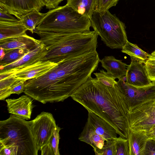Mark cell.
Here are the masks:
<instances>
[{"label":"cell","instance_id":"1","mask_svg":"<svg viewBox=\"0 0 155 155\" xmlns=\"http://www.w3.org/2000/svg\"><path fill=\"white\" fill-rule=\"evenodd\" d=\"M45 74L26 81L24 93L43 104L63 101L96 70L91 56L85 53L63 60Z\"/></svg>","mask_w":155,"mask_h":155},{"label":"cell","instance_id":"2","mask_svg":"<svg viewBox=\"0 0 155 155\" xmlns=\"http://www.w3.org/2000/svg\"><path fill=\"white\" fill-rule=\"evenodd\" d=\"M70 97L106 121L119 136L127 139L129 110L116 84L107 87L91 76Z\"/></svg>","mask_w":155,"mask_h":155},{"label":"cell","instance_id":"3","mask_svg":"<svg viewBox=\"0 0 155 155\" xmlns=\"http://www.w3.org/2000/svg\"><path fill=\"white\" fill-rule=\"evenodd\" d=\"M98 35L94 31L49 36L43 40L47 53L42 61L57 63L69 58L96 50Z\"/></svg>","mask_w":155,"mask_h":155},{"label":"cell","instance_id":"4","mask_svg":"<svg viewBox=\"0 0 155 155\" xmlns=\"http://www.w3.org/2000/svg\"><path fill=\"white\" fill-rule=\"evenodd\" d=\"M90 19L67 4L50 10L36 28L34 32L39 37L63 33L90 31Z\"/></svg>","mask_w":155,"mask_h":155},{"label":"cell","instance_id":"5","mask_svg":"<svg viewBox=\"0 0 155 155\" xmlns=\"http://www.w3.org/2000/svg\"><path fill=\"white\" fill-rule=\"evenodd\" d=\"M11 146L18 147V155L38 154L29 121L12 114L0 121V146Z\"/></svg>","mask_w":155,"mask_h":155},{"label":"cell","instance_id":"6","mask_svg":"<svg viewBox=\"0 0 155 155\" xmlns=\"http://www.w3.org/2000/svg\"><path fill=\"white\" fill-rule=\"evenodd\" d=\"M91 27L108 47L122 49L128 41L125 24L109 10L94 11L90 19Z\"/></svg>","mask_w":155,"mask_h":155},{"label":"cell","instance_id":"7","mask_svg":"<svg viewBox=\"0 0 155 155\" xmlns=\"http://www.w3.org/2000/svg\"><path fill=\"white\" fill-rule=\"evenodd\" d=\"M124 78L119 79L116 85L123 95L129 111L146 102L155 100V83L147 87L136 88L127 84Z\"/></svg>","mask_w":155,"mask_h":155},{"label":"cell","instance_id":"8","mask_svg":"<svg viewBox=\"0 0 155 155\" xmlns=\"http://www.w3.org/2000/svg\"><path fill=\"white\" fill-rule=\"evenodd\" d=\"M58 64L49 61H40L34 63L0 71V80L8 77L26 81L42 76Z\"/></svg>","mask_w":155,"mask_h":155},{"label":"cell","instance_id":"9","mask_svg":"<svg viewBox=\"0 0 155 155\" xmlns=\"http://www.w3.org/2000/svg\"><path fill=\"white\" fill-rule=\"evenodd\" d=\"M29 122L37 149L40 150L48 142L57 127L55 120L51 113L42 112Z\"/></svg>","mask_w":155,"mask_h":155},{"label":"cell","instance_id":"10","mask_svg":"<svg viewBox=\"0 0 155 155\" xmlns=\"http://www.w3.org/2000/svg\"><path fill=\"white\" fill-rule=\"evenodd\" d=\"M129 127L145 130L155 125V100L147 101L129 111Z\"/></svg>","mask_w":155,"mask_h":155},{"label":"cell","instance_id":"11","mask_svg":"<svg viewBox=\"0 0 155 155\" xmlns=\"http://www.w3.org/2000/svg\"><path fill=\"white\" fill-rule=\"evenodd\" d=\"M131 60L128 65L125 77L126 82L136 88H142L152 85L155 83L150 79L144 64Z\"/></svg>","mask_w":155,"mask_h":155},{"label":"cell","instance_id":"12","mask_svg":"<svg viewBox=\"0 0 155 155\" xmlns=\"http://www.w3.org/2000/svg\"><path fill=\"white\" fill-rule=\"evenodd\" d=\"M31 98L23 95L17 99H6L8 113L25 120L30 119L34 107Z\"/></svg>","mask_w":155,"mask_h":155},{"label":"cell","instance_id":"13","mask_svg":"<svg viewBox=\"0 0 155 155\" xmlns=\"http://www.w3.org/2000/svg\"><path fill=\"white\" fill-rule=\"evenodd\" d=\"M47 51L45 45L41 42L40 44L28 51L17 60L5 65L0 66V70H6L42 61L47 54Z\"/></svg>","mask_w":155,"mask_h":155},{"label":"cell","instance_id":"14","mask_svg":"<svg viewBox=\"0 0 155 155\" xmlns=\"http://www.w3.org/2000/svg\"><path fill=\"white\" fill-rule=\"evenodd\" d=\"M86 124L105 141L117 137V134L115 129L104 120L93 113L88 112Z\"/></svg>","mask_w":155,"mask_h":155},{"label":"cell","instance_id":"15","mask_svg":"<svg viewBox=\"0 0 155 155\" xmlns=\"http://www.w3.org/2000/svg\"><path fill=\"white\" fill-rule=\"evenodd\" d=\"M45 6L42 0H11L9 13L20 20L23 15Z\"/></svg>","mask_w":155,"mask_h":155},{"label":"cell","instance_id":"16","mask_svg":"<svg viewBox=\"0 0 155 155\" xmlns=\"http://www.w3.org/2000/svg\"><path fill=\"white\" fill-rule=\"evenodd\" d=\"M41 41L25 34L15 38L0 41V48L5 51L22 49L30 51L40 44Z\"/></svg>","mask_w":155,"mask_h":155},{"label":"cell","instance_id":"17","mask_svg":"<svg viewBox=\"0 0 155 155\" xmlns=\"http://www.w3.org/2000/svg\"><path fill=\"white\" fill-rule=\"evenodd\" d=\"M149 138L145 131L129 128L127 139L130 155H143L146 143Z\"/></svg>","mask_w":155,"mask_h":155},{"label":"cell","instance_id":"18","mask_svg":"<svg viewBox=\"0 0 155 155\" xmlns=\"http://www.w3.org/2000/svg\"><path fill=\"white\" fill-rule=\"evenodd\" d=\"M27 30L21 20L12 21H0V41L24 35Z\"/></svg>","mask_w":155,"mask_h":155},{"label":"cell","instance_id":"19","mask_svg":"<svg viewBox=\"0 0 155 155\" xmlns=\"http://www.w3.org/2000/svg\"><path fill=\"white\" fill-rule=\"evenodd\" d=\"M101 66L107 71L118 79L126 77L128 65L113 56H105L100 60Z\"/></svg>","mask_w":155,"mask_h":155},{"label":"cell","instance_id":"20","mask_svg":"<svg viewBox=\"0 0 155 155\" xmlns=\"http://www.w3.org/2000/svg\"><path fill=\"white\" fill-rule=\"evenodd\" d=\"M80 141L85 142L91 146L94 151L101 149L105 140L97 134L86 124L78 138Z\"/></svg>","mask_w":155,"mask_h":155},{"label":"cell","instance_id":"21","mask_svg":"<svg viewBox=\"0 0 155 155\" xmlns=\"http://www.w3.org/2000/svg\"><path fill=\"white\" fill-rule=\"evenodd\" d=\"M95 0H67V5L90 19L94 12Z\"/></svg>","mask_w":155,"mask_h":155},{"label":"cell","instance_id":"22","mask_svg":"<svg viewBox=\"0 0 155 155\" xmlns=\"http://www.w3.org/2000/svg\"><path fill=\"white\" fill-rule=\"evenodd\" d=\"M122 53L129 55L131 60L145 64L150 54L143 51L135 44L127 41L121 51Z\"/></svg>","mask_w":155,"mask_h":155},{"label":"cell","instance_id":"23","mask_svg":"<svg viewBox=\"0 0 155 155\" xmlns=\"http://www.w3.org/2000/svg\"><path fill=\"white\" fill-rule=\"evenodd\" d=\"M61 128L57 126L48 142L42 146L40 150L41 155H60L59 143V132Z\"/></svg>","mask_w":155,"mask_h":155},{"label":"cell","instance_id":"24","mask_svg":"<svg viewBox=\"0 0 155 155\" xmlns=\"http://www.w3.org/2000/svg\"><path fill=\"white\" fill-rule=\"evenodd\" d=\"M45 13L34 10L23 15L21 20L23 25L32 34L38 24L44 18Z\"/></svg>","mask_w":155,"mask_h":155},{"label":"cell","instance_id":"25","mask_svg":"<svg viewBox=\"0 0 155 155\" xmlns=\"http://www.w3.org/2000/svg\"><path fill=\"white\" fill-rule=\"evenodd\" d=\"M5 55L0 60V66H4L17 60L29 51L22 49H14L5 51Z\"/></svg>","mask_w":155,"mask_h":155},{"label":"cell","instance_id":"26","mask_svg":"<svg viewBox=\"0 0 155 155\" xmlns=\"http://www.w3.org/2000/svg\"><path fill=\"white\" fill-rule=\"evenodd\" d=\"M99 72L94 73L96 78L101 83L106 86L114 87L117 84L116 79L111 74L104 70H99Z\"/></svg>","mask_w":155,"mask_h":155},{"label":"cell","instance_id":"27","mask_svg":"<svg viewBox=\"0 0 155 155\" xmlns=\"http://www.w3.org/2000/svg\"><path fill=\"white\" fill-rule=\"evenodd\" d=\"M116 155H130L129 144L127 139L119 136L115 139Z\"/></svg>","mask_w":155,"mask_h":155},{"label":"cell","instance_id":"28","mask_svg":"<svg viewBox=\"0 0 155 155\" xmlns=\"http://www.w3.org/2000/svg\"><path fill=\"white\" fill-rule=\"evenodd\" d=\"M25 81L24 80L17 79L10 87L1 100H4L12 94H15L19 95L24 92Z\"/></svg>","mask_w":155,"mask_h":155},{"label":"cell","instance_id":"29","mask_svg":"<svg viewBox=\"0 0 155 155\" xmlns=\"http://www.w3.org/2000/svg\"><path fill=\"white\" fill-rule=\"evenodd\" d=\"M119 0H95L94 11L103 13L115 6Z\"/></svg>","mask_w":155,"mask_h":155},{"label":"cell","instance_id":"30","mask_svg":"<svg viewBox=\"0 0 155 155\" xmlns=\"http://www.w3.org/2000/svg\"><path fill=\"white\" fill-rule=\"evenodd\" d=\"M115 139L105 141L104 145L101 149L94 151L97 155H116Z\"/></svg>","mask_w":155,"mask_h":155},{"label":"cell","instance_id":"31","mask_svg":"<svg viewBox=\"0 0 155 155\" xmlns=\"http://www.w3.org/2000/svg\"><path fill=\"white\" fill-rule=\"evenodd\" d=\"M144 65L150 80L155 82V50L150 54Z\"/></svg>","mask_w":155,"mask_h":155},{"label":"cell","instance_id":"32","mask_svg":"<svg viewBox=\"0 0 155 155\" xmlns=\"http://www.w3.org/2000/svg\"><path fill=\"white\" fill-rule=\"evenodd\" d=\"M18 19L14 15L10 14L6 9L0 6V21H16Z\"/></svg>","mask_w":155,"mask_h":155},{"label":"cell","instance_id":"33","mask_svg":"<svg viewBox=\"0 0 155 155\" xmlns=\"http://www.w3.org/2000/svg\"><path fill=\"white\" fill-rule=\"evenodd\" d=\"M18 148L11 146L7 147L0 146V155H18Z\"/></svg>","mask_w":155,"mask_h":155},{"label":"cell","instance_id":"34","mask_svg":"<svg viewBox=\"0 0 155 155\" xmlns=\"http://www.w3.org/2000/svg\"><path fill=\"white\" fill-rule=\"evenodd\" d=\"M143 155H155V140L151 138L147 139Z\"/></svg>","mask_w":155,"mask_h":155},{"label":"cell","instance_id":"35","mask_svg":"<svg viewBox=\"0 0 155 155\" xmlns=\"http://www.w3.org/2000/svg\"><path fill=\"white\" fill-rule=\"evenodd\" d=\"M63 0H42L47 8L53 9L58 7L59 3Z\"/></svg>","mask_w":155,"mask_h":155},{"label":"cell","instance_id":"36","mask_svg":"<svg viewBox=\"0 0 155 155\" xmlns=\"http://www.w3.org/2000/svg\"><path fill=\"white\" fill-rule=\"evenodd\" d=\"M149 138L155 140V125L148 130H144Z\"/></svg>","mask_w":155,"mask_h":155},{"label":"cell","instance_id":"37","mask_svg":"<svg viewBox=\"0 0 155 155\" xmlns=\"http://www.w3.org/2000/svg\"><path fill=\"white\" fill-rule=\"evenodd\" d=\"M10 2L11 0H0V6L4 8L9 12Z\"/></svg>","mask_w":155,"mask_h":155},{"label":"cell","instance_id":"38","mask_svg":"<svg viewBox=\"0 0 155 155\" xmlns=\"http://www.w3.org/2000/svg\"><path fill=\"white\" fill-rule=\"evenodd\" d=\"M0 60L3 58L5 55V50L2 48H0Z\"/></svg>","mask_w":155,"mask_h":155}]
</instances>
